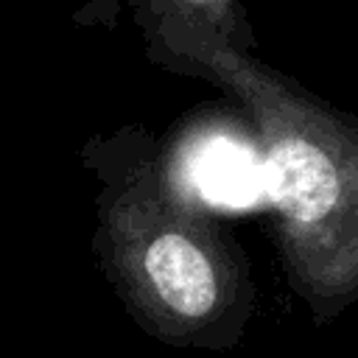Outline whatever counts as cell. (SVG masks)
I'll use <instances>...</instances> for the list:
<instances>
[{"label":"cell","mask_w":358,"mask_h":358,"mask_svg":"<svg viewBox=\"0 0 358 358\" xmlns=\"http://www.w3.org/2000/svg\"><path fill=\"white\" fill-rule=\"evenodd\" d=\"M92 176L90 252L126 316L154 341L229 352L257 310L249 255L215 207L168 165L145 123L78 148Z\"/></svg>","instance_id":"1"},{"label":"cell","mask_w":358,"mask_h":358,"mask_svg":"<svg viewBox=\"0 0 358 358\" xmlns=\"http://www.w3.org/2000/svg\"><path fill=\"white\" fill-rule=\"evenodd\" d=\"M187 78L218 87L255 126L282 277L330 324L358 302V115L221 39L190 48Z\"/></svg>","instance_id":"2"},{"label":"cell","mask_w":358,"mask_h":358,"mask_svg":"<svg viewBox=\"0 0 358 358\" xmlns=\"http://www.w3.org/2000/svg\"><path fill=\"white\" fill-rule=\"evenodd\" d=\"M143 36L145 59L187 78V53L204 39H221L255 50L257 39L241 0H123Z\"/></svg>","instance_id":"3"},{"label":"cell","mask_w":358,"mask_h":358,"mask_svg":"<svg viewBox=\"0 0 358 358\" xmlns=\"http://www.w3.org/2000/svg\"><path fill=\"white\" fill-rule=\"evenodd\" d=\"M123 0H84L73 11V25L78 28H101V31H117Z\"/></svg>","instance_id":"4"}]
</instances>
